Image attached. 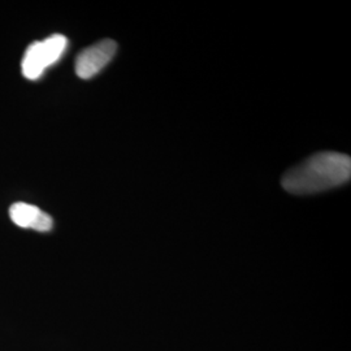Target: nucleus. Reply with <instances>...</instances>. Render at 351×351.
<instances>
[{
	"label": "nucleus",
	"mask_w": 351,
	"mask_h": 351,
	"mask_svg": "<svg viewBox=\"0 0 351 351\" xmlns=\"http://www.w3.org/2000/svg\"><path fill=\"white\" fill-rule=\"evenodd\" d=\"M351 177L350 156L339 152H320L291 168L282 177V188L290 194L306 195L346 184Z\"/></svg>",
	"instance_id": "obj_1"
},
{
	"label": "nucleus",
	"mask_w": 351,
	"mask_h": 351,
	"mask_svg": "<svg viewBox=\"0 0 351 351\" xmlns=\"http://www.w3.org/2000/svg\"><path fill=\"white\" fill-rule=\"evenodd\" d=\"M66 47L68 39L62 34H53L43 40L32 43L26 49L21 63L23 75L27 80H37L51 65L62 59Z\"/></svg>",
	"instance_id": "obj_2"
},
{
	"label": "nucleus",
	"mask_w": 351,
	"mask_h": 351,
	"mask_svg": "<svg viewBox=\"0 0 351 351\" xmlns=\"http://www.w3.org/2000/svg\"><path fill=\"white\" fill-rule=\"evenodd\" d=\"M116 50L117 45L114 40L103 39L81 51L75 59V73L82 80L93 78L112 60Z\"/></svg>",
	"instance_id": "obj_3"
},
{
	"label": "nucleus",
	"mask_w": 351,
	"mask_h": 351,
	"mask_svg": "<svg viewBox=\"0 0 351 351\" xmlns=\"http://www.w3.org/2000/svg\"><path fill=\"white\" fill-rule=\"evenodd\" d=\"M10 217L16 226L37 232H49L53 226V220L49 213L25 202L12 204L10 208Z\"/></svg>",
	"instance_id": "obj_4"
}]
</instances>
